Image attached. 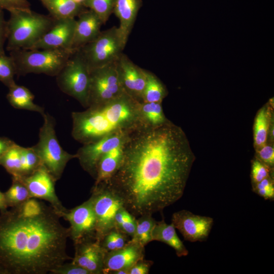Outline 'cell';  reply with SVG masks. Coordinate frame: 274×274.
Segmentation results:
<instances>
[{
  "label": "cell",
  "mask_w": 274,
  "mask_h": 274,
  "mask_svg": "<svg viewBox=\"0 0 274 274\" xmlns=\"http://www.w3.org/2000/svg\"><path fill=\"white\" fill-rule=\"evenodd\" d=\"M76 22L75 18L56 19L53 26L28 50L61 49L72 51Z\"/></svg>",
  "instance_id": "2e32d148"
},
{
  "label": "cell",
  "mask_w": 274,
  "mask_h": 274,
  "mask_svg": "<svg viewBox=\"0 0 274 274\" xmlns=\"http://www.w3.org/2000/svg\"><path fill=\"white\" fill-rule=\"evenodd\" d=\"M136 217L124 207L117 212L115 217V228L132 238L135 231Z\"/></svg>",
  "instance_id": "1f68e13d"
},
{
  "label": "cell",
  "mask_w": 274,
  "mask_h": 274,
  "mask_svg": "<svg viewBox=\"0 0 274 274\" xmlns=\"http://www.w3.org/2000/svg\"><path fill=\"white\" fill-rule=\"evenodd\" d=\"M74 51L61 49L26 50L10 51L17 76L44 74L56 76Z\"/></svg>",
  "instance_id": "5b68a950"
},
{
  "label": "cell",
  "mask_w": 274,
  "mask_h": 274,
  "mask_svg": "<svg viewBox=\"0 0 274 274\" xmlns=\"http://www.w3.org/2000/svg\"><path fill=\"white\" fill-rule=\"evenodd\" d=\"M152 215L146 214L136 219V228L133 236L130 239L145 247L152 240V231L156 221Z\"/></svg>",
  "instance_id": "83f0119b"
},
{
  "label": "cell",
  "mask_w": 274,
  "mask_h": 274,
  "mask_svg": "<svg viewBox=\"0 0 274 274\" xmlns=\"http://www.w3.org/2000/svg\"><path fill=\"white\" fill-rule=\"evenodd\" d=\"M125 47L118 28L113 26L101 31L95 39L78 50L91 71L116 62Z\"/></svg>",
  "instance_id": "ba28073f"
},
{
  "label": "cell",
  "mask_w": 274,
  "mask_h": 274,
  "mask_svg": "<svg viewBox=\"0 0 274 274\" xmlns=\"http://www.w3.org/2000/svg\"><path fill=\"white\" fill-rule=\"evenodd\" d=\"M142 6V0H116L113 13L119 20L118 28L125 45Z\"/></svg>",
  "instance_id": "ffe728a7"
},
{
  "label": "cell",
  "mask_w": 274,
  "mask_h": 274,
  "mask_svg": "<svg viewBox=\"0 0 274 274\" xmlns=\"http://www.w3.org/2000/svg\"><path fill=\"white\" fill-rule=\"evenodd\" d=\"M118 77L124 91L141 103L146 81V70L134 64L123 53L116 61Z\"/></svg>",
  "instance_id": "9a60e30c"
},
{
  "label": "cell",
  "mask_w": 274,
  "mask_h": 274,
  "mask_svg": "<svg viewBox=\"0 0 274 274\" xmlns=\"http://www.w3.org/2000/svg\"><path fill=\"white\" fill-rule=\"evenodd\" d=\"M40 1H41V2H42V1H44V0H40Z\"/></svg>",
  "instance_id": "7dc6e473"
},
{
  "label": "cell",
  "mask_w": 274,
  "mask_h": 274,
  "mask_svg": "<svg viewBox=\"0 0 274 274\" xmlns=\"http://www.w3.org/2000/svg\"><path fill=\"white\" fill-rule=\"evenodd\" d=\"M0 274H6L4 270L2 267V266L0 265Z\"/></svg>",
  "instance_id": "bcb514c9"
},
{
  "label": "cell",
  "mask_w": 274,
  "mask_h": 274,
  "mask_svg": "<svg viewBox=\"0 0 274 274\" xmlns=\"http://www.w3.org/2000/svg\"><path fill=\"white\" fill-rule=\"evenodd\" d=\"M127 140L111 149L100 158L97 166L94 185L107 181L115 174L122 162Z\"/></svg>",
  "instance_id": "44dd1931"
},
{
  "label": "cell",
  "mask_w": 274,
  "mask_h": 274,
  "mask_svg": "<svg viewBox=\"0 0 274 274\" xmlns=\"http://www.w3.org/2000/svg\"><path fill=\"white\" fill-rule=\"evenodd\" d=\"M153 264L152 261L141 260L128 269V274H148Z\"/></svg>",
  "instance_id": "60d3db41"
},
{
  "label": "cell",
  "mask_w": 274,
  "mask_h": 274,
  "mask_svg": "<svg viewBox=\"0 0 274 274\" xmlns=\"http://www.w3.org/2000/svg\"><path fill=\"white\" fill-rule=\"evenodd\" d=\"M53 274H90L86 269L77 264L71 262H65L54 269Z\"/></svg>",
  "instance_id": "74e56055"
},
{
  "label": "cell",
  "mask_w": 274,
  "mask_h": 274,
  "mask_svg": "<svg viewBox=\"0 0 274 274\" xmlns=\"http://www.w3.org/2000/svg\"><path fill=\"white\" fill-rule=\"evenodd\" d=\"M41 2L49 15L56 20L75 18L86 8L72 0H44Z\"/></svg>",
  "instance_id": "cb8c5ba5"
},
{
  "label": "cell",
  "mask_w": 274,
  "mask_h": 274,
  "mask_svg": "<svg viewBox=\"0 0 274 274\" xmlns=\"http://www.w3.org/2000/svg\"><path fill=\"white\" fill-rule=\"evenodd\" d=\"M12 183L10 188L4 193L8 207L19 206L31 198L29 192L22 180L18 177H12Z\"/></svg>",
  "instance_id": "f1b7e54d"
},
{
  "label": "cell",
  "mask_w": 274,
  "mask_h": 274,
  "mask_svg": "<svg viewBox=\"0 0 274 274\" xmlns=\"http://www.w3.org/2000/svg\"><path fill=\"white\" fill-rule=\"evenodd\" d=\"M146 81L143 94V102H162L167 93L165 86L153 73L146 70Z\"/></svg>",
  "instance_id": "4316f807"
},
{
  "label": "cell",
  "mask_w": 274,
  "mask_h": 274,
  "mask_svg": "<svg viewBox=\"0 0 274 274\" xmlns=\"http://www.w3.org/2000/svg\"><path fill=\"white\" fill-rule=\"evenodd\" d=\"M70 224V238L74 245L95 239L96 219L91 199L58 214Z\"/></svg>",
  "instance_id": "8fae6325"
},
{
  "label": "cell",
  "mask_w": 274,
  "mask_h": 274,
  "mask_svg": "<svg viewBox=\"0 0 274 274\" xmlns=\"http://www.w3.org/2000/svg\"><path fill=\"white\" fill-rule=\"evenodd\" d=\"M71 49L75 51L95 39L103 24L98 16L86 8L77 16Z\"/></svg>",
  "instance_id": "d6986e66"
},
{
  "label": "cell",
  "mask_w": 274,
  "mask_h": 274,
  "mask_svg": "<svg viewBox=\"0 0 274 274\" xmlns=\"http://www.w3.org/2000/svg\"><path fill=\"white\" fill-rule=\"evenodd\" d=\"M15 75V66L11 56L0 54V81L9 88L16 84Z\"/></svg>",
  "instance_id": "e575fe53"
},
{
  "label": "cell",
  "mask_w": 274,
  "mask_h": 274,
  "mask_svg": "<svg viewBox=\"0 0 274 274\" xmlns=\"http://www.w3.org/2000/svg\"><path fill=\"white\" fill-rule=\"evenodd\" d=\"M75 246L72 262L87 270L90 274H102L106 251L96 239L86 241Z\"/></svg>",
  "instance_id": "ac0fdd59"
},
{
  "label": "cell",
  "mask_w": 274,
  "mask_h": 274,
  "mask_svg": "<svg viewBox=\"0 0 274 274\" xmlns=\"http://www.w3.org/2000/svg\"><path fill=\"white\" fill-rule=\"evenodd\" d=\"M9 12L6 49L10 52L18 49H29L56 21L50 15L38 13L30 9H14Z\"/></svg>",
  "instance_id": "277c9868"
},
{
  "label": "cell",
  "mask_w": 274,
  "mask_h": 274,
  "mask_svg": "<svg viewBox=\"0 0 274 274\" xmlns=\"http://www.w3.org/2000/svg\"><path fill=\"white\" fill-rule=\"evenodd\" d=\"M270 167L258 159L252 162L251 176L253 185L270 176Z\"/></svg>",
  "instance_id": "d590c367"
},
{
  "label": "cell",
  "mask_w": 274,
  "mask_h": 274,
  "mask_svg": "<svg viewBox=\"0 0 274 274\" xmlns=\"http://www.w3.org/2000/svg\"><path fill=\"white\" fill-rule=\"evenodd\" d=\"M21 148V146L15 144L0 160V165L3 166L12 177H18L19 175Z\"/></svg>",
  "instance_id": "4dcf8cb0"
},
{
  "label": "cell",
  "mask_w": 274,
  "mask_h": 274,
  "mask_svg": "<svg viewBox=\"0 0 274 274\" xmlns=\"http://www.w3.org/2000/svg\"><path fill=\"white\" fill-rule=\"evenodd\" d=\"M59 88L78 100L84 108L89 105L90 71L80 51H74L57 75Z\"/></svg>",
  "instance_id": "52a82bcc"
},
{
  "label": "cell",
  "mask_w": 274,
  "mask_h": 274,
  "mask_svg": "<svg viewBox=\"0 0 274 274\" xmlns=\"http://www.w3.org/2000/svg\"><path fill=\"white\" fill-rule=\"evenodd\" d=\"M74 2L78 3V4H82L83 5V3L86 1V0H72Z\"/></svg>",
  "instance_id": "f6af8a7d"
},
{
  "label": "cell",
  "mask_w": 274,
  "mask_h": 274,
  "mask_svg": "<svg viewBox=\"0 0 274 274\" xmlns=\"http://www.w3.org/2000/svg\"><path fill=\"white\" fill-rule=\"evenodd\" d=\"M42 165L41 161L33 147L21 148L20 168L18 177L27 176Z\"/></svg>",
  "instance_id": "f546056e"
},
{
  "label": "cell",
  "mask_w": 274,
  "mask_h": 274,
  "mask_svg": "<svg viewBox=\"0 0 274 274\" xmlns=\"http://www.w3.org/2000/svg\"><path fill=\"white\" fill-rule=\"evenodd\" d=\"M214 223L212 218L195 215L183 210L174 213L172 223L186 241L191 242L206 241Z\"/></svg>",
  "instance_id": "5bb4252c"
},
{
  "label": "cell",
  "mask_w": 274,
  "mask_h": 274,
  "mask_svg": "<svg viewBox=\"0 0 274 274\" xmlns=\"http://www.w3.org/2000/svg\"><path fill=\"white\" fill-rule=\"evenodd\" d=\"M116 0H86L83 5L92 10L105 24L112 13Z\"/></svg>",
  "instance_id": "d6a6232c"
},
{
  "label": "cell",
  "mask_w": 274,
  "mask_h": 274,
  "mask_svg": "<svg viewBox=\"0 0 274 274\" xmlns=\"http://www.w3.org/2000/svg\"><path fill=\"white\" fill-rule=\"evenodd\" d=\"M129 237L114 228L105 235L100 243L107 252L123 247L130 241Z\"/></svg>",
  "instance_id": "836d02e7"
},
{
  "label": "cell",
  "mask_w": 274,
  "mask_h": 274,
  "mask_svg": "<svg viewBox=\"0 0 274 274\" xmlns=\"http://www.w3.org/2000/svg\"><path fill=\"white\" fill-rule=\"evenodd\" d=\"M253 189L265 199H272L274 198L273 182L270 176L253 185Z\"/></svg>",
  "instance_id": "8d00e7d4"
},
{
  "label": "cell",
  "mask_w": 274,
  "mask_h": 274,
  "mask_svg": "<svg viewBox=\"0 0 274 274\" xmlns=\"http://www.w3.org/2000/svg\"><path fill=\"white\" fill-rule=\"evenodd\" d=\"M44 122L40 128L38 143L32 146L44 166L57 181L62 176L68 161L77 158V154L65 151L57 140L55 120L48 113L42 115Z\"/></svg>",
  "instance_id": "8992f818"
},
{
  "label": "cell",
  "mask_w": 274,
  "mask_h": 274,
  "mask_svg": "<svg viewBox=\"0 0 274 274\" xmlns=\"http://www.w3.org/2000/svg\"><path fill=\"white\" fill-rule=\"evenodd\" d=\"M140 110L142 120L145 126L157 127L168 120L163 113L161 102H141Z\"/></svg>",
  "instance_id": "484cf974"
},
{
  "label": "cell",
  "mask_w": 274,
  "mask_h": 274,
  "mask_svg": "<svg viewBox=\"0 0 274 274\" xmlns=\"http://www.w3.org/2000/svg\"><path fill=\"white\" fill-rule=\"evenodd\" d=\"M0 265L6 274H46L72 260L70 229L50 205L35 198L0 212Z\"/></svg>",
  "instance_id": "7a4b0ae2"
},
{
  "label": "cell",
  "mask_w": 274,
  "mask_h": 274,
  "mask_svg": "<svg viewBox=\"0 0 274 274\" xmlns=\"http://www.w3.org/2000/svg\"><path fill=\"white\" fill-rule=\"evenodd\" d=\"M19 178L26 186L31 198L49 202L57 214L66 209L56 193V180L42 165L31 174Z\"/></svg>",
  "instance_id": "4fadbf2b"
},
{
  "label": "cell",
  "mask_w": 274,
  "mask_h": 274,
  "mask_svg": "<svg viewBox=\"0 0 274 274\" xmlns=\"http://www.w3.org/2000/svg\"><path fill=\"white\" fill-rule=\"evenodd\" d=\"M16 143L6 137H0V160L5 153Z\"/></svg>",
  "instance_id": "7bdbcfd3"
},
{
  "label": "cell",
  "mask_w": 274,
  "mask_h": 274,
  "mask_svg": "<svg viewBox=\"0 0 274 274\" xmlns=\"http://www.w3.org/2000/svg\"><path fill=\"white\" fill-rule=\"evenodd\" d=\"M257 153L260 161L271 167L274 164V148L273 146L265 144L257 149Z\"/></svg>",
  "instance_id": "f35d334b"
},
{
  "label": "cell",
  "mask_w": 274,
  "mask_h": 274,
  "mask_svg": "<svg viewBox=\"0 0 274 274\" xmlns=\"http://www.w3.org/2000/svg\"><path fill=\"white\" fill-rule=\"evenodd\" d=\"M90 198L96 219L95 239L100 242L115 228V215L123 204L105 182L93 185Z\"/></svg>",
  "instance_id": "9c48e42d"
},
{
  "label": "cell",
  "mask_w": 274,
  "mask_h": 274,
  "mask_svg": "<svg viewBox=\"0 0 274 274\" xmlns=\"http://www.w3.org/2000/svg\"><path fill=\"white\" fill-rule=\"evenodd\" d=\"M152 240L166 244L174 249L178 257L186 256L188 251L178 237L172 223H166L164 219L156 222L152 231Z\"/></svg>",
  "instance_id": "7402d4cb"
},
{
  "label": "cell",
  "mask_w": 274,
  "mask_h": 274,
  "mask_svg": "<svg viewBox=\"0 0 274 274\" xmlns=\"http://www.w3.org/2000/svg\"><path fill=\"white\" fill-rule=\"evenodd\" d=\"M30 6L27 0H0V9L9 11L14 9H29Z\"/></svg>",
  "instance_id": "ab89813d"
},
{
  "label": "cell",
  "mask_w": 274,
  "mask_h": 274,
  "mask_svg": "<svg viewBox=\"0 0 274 274\" xmlns=\"http://www.w3.org/2000/svg\"><path fill=\"white\" fill-rule=\"evenodd\" d=\"M271 118V108L266 105L257 112L254 125V143L256 149L266 144Z\"/></svg>",
  "instance_id": "d4e9b609"
},
{
  "label": "cell",
  "mask_w": 274,
  "mask_h": 274,
  "mask_svg": "<svg viewBox=\"0 0 274 274\" xmlns=\"http://www.w3.org/2000/svg\"><path fill=\"white\" fill-rule=\"evenodd\" d=\"M140 106L124 92L107 102L73 112L72 135L85 144L114 134L132 132L145 126Z\"/></svg>",
  "instance_id": "3957f363"
},
{
  "label": "cell",
  "mask_w": 274,
  "mask_h": 274,
  "mask_svg": "<svg viewBox=\"0 0 274 274\" xmlns=\"http://www.w3.org/2000/svg\"><path fill=\"white\" fill-rule=\"evenodd\" d=\"M195 159L183 129L168 120L131 132L119 168L105 182L132 215H152L183 196Z\"/></svg>",
  "instance_id": "6da1fadb"
},
{
  "label": "cell",
  "mask_w": 274,
  "mask_h": 274,
  "mask_svg": "<svg viewBox=\"0 0 274 274\" xmlns=\"http://www.w3.org/2000/svg\"><path fill=\"white\" fill-rule=\"evenodd\" d=\"M131 133L114 134L94 142L83 144L76 153L77 158L82 168L95 179L100 158L111 149L126 142Z\"/></svg>",
  "instance_id": "7c38bea8"
},
{
  "label": "cell",
  "mask_w": 274,
  "mask_h": 274,
  "mask_svg": "<svg viewBox=\"0 0 274 274\" xmlns=\"http://www.w3.org/2000/svg\"><path fill=\"white\" fill-rule=\"evenodd\" d=\"M34 95L26 87L16 84L9 88L7 98L10 105L17 109L35 111L43 114V108L33 102Z\"/></svg>",
  "instance_id": "603a6c76"
},
{
  "label": "cell",
  "mask_w": 274,
  "mask_h": 274,
  "mask_svg": "<svg viewBox=\"0 0 274 274\" xmlns=\"http://www.w3.org/2000/svg\"><path fill=\"white\" fill-rule=\"evenodd\" d=\"M8 208L4 193L0 191V212L6 211Z\"/></svg>",
  "instance_id": "ee69618b"
},
{
  "label": "cell",
  "mask_w": 274,
  "mask_h": 274,
  "mask_svg": "<svg viewBox=\"0 0 274 274\" xmlns=\"http://www.w3.org/2000/svg\"><path fill=\"white\" fill-rule=\"evenodd\" d=\"M7 38V21L4 18V12L0 9V54H4V44Z\"/></svg>",
  "instance_id": "b9f144b4"
},
{
  "label": "cell",
  "mask_w": 274,
  "mask_h": 274,
  "mask_svg": "<svg viewBox=\"0 0 274 274\" xmlns=\"http://www.w3.org/2000/svg\"><path fill=\"white\" fill-rule=\"evenodd\" d=\"M145 247L131 239L123 247L106 252L102 273H111L120 270H128L138 261L144 259Z\"/></svg>",
  "instance_id": "e0dca14e"
},
{
  "label": "cell",
  "mask_w": 274,
  "mask_h": 274,
  "mask_svg": "<svg viewBox=\"0 0 274 274\" xmlns=\"http://www.w3.org/2000/svg\"><path fill=\"white\" fill-rule=\"evenodd\" d=\"M90 75L88 107L107 102L124 92L119 79L116 62L91 70Z\"/></svg>",
  "instance_id": "30bf717a"
}]
</instances>
